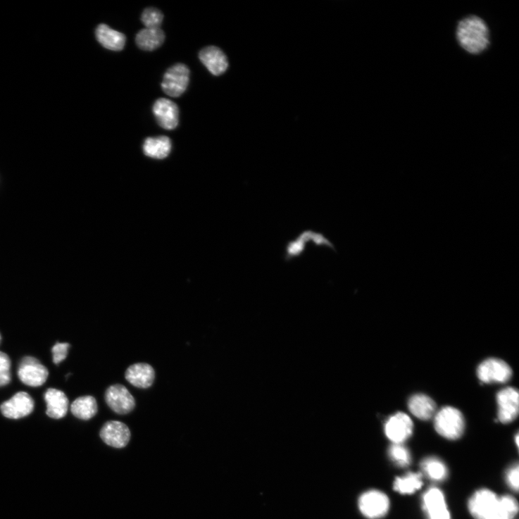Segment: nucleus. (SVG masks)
Here are the masks:
<instances>
[{"mask_svg":"<svg viewBox=\"0 0 519 519\" xmlns=\"http://www.w3.org/2000/svg\"><path fill=\"white\" fill-rule=\"evenodd\" d=\"M468 510L475 519H514L518 512V503L511 496L499 497L492 491L482 488L469 499Z\"/></svg>","mask_w":519,"mask_h":519,"instance_id":"f257e3e1","label":"nucleus"},{"mask_svg":"<svg viewBox=\"0 0 519 519\" xmlns=\"http://www.w3.org/2000/svg\"><path fill=\"white\" fill-rule=\"evenodd\" d=\"M458 42L467 52L479 54L490 45V32L480 18L470 15L461 20L456 27Z\"/></svg>","mask_w":519,"mask_h":519,"instance_id":"f03ea898","label":"nucleus"},{"mask_svg":"<svg viewBox=\"0 0 519 519\" xmlns=\"http://www.w3.org/2000/svg\"><path fill=\"white\" fill-rule=\"evenodd\" d=\"M434 426L437 432L449 440H456L464 434L465 424L463 413L452 407L441 409L435 415Z\"/></svg>","mask_w":519,"mask_h":519,"instance_id":"7ed1b4c3","label":"nucleus"},{"mask_svg":"<svg viewBox=\"0 0 519 519\" xmlns=\"http://www.w3.org/2000/svg\"><path fill=\"white\" fill-rule=\"evenodd\" d=\"M190 80V70L183 64H176L169 68L163 77L162 88L165 94L178 98L185 93Z\"/></svg>","mask_w":519,"mask_h":519,"instance_id":"20e7f679","label":"nucleus"},{"mask_svg":"<svg viewBox=\"0 0 519 519\" xmlns=\"http://www.w3.org/2000/svg\"><path fill=\"white\" fill-rule=\"evenodd\" d=\"M358 507L365 517L370 519H380L388 513L390 501L383 492L373 490L361 496Z\"/></svg>","mask_w":519,"mask_h":519,"instance_id":"39448f33","label":"nucleus"},{"mask_svg":"<svg viewBox=\"0 0 519 519\" xmlns=\"http://www.w3.org/2000/svg\"><path fill=\"white\" fill-rule=\"evenodd\" d=\"M18 375L25 385L39 387L47 380L49 371L37 358L26 356L20 362Z\"/></svg>","mask_w":519,"mask_h":519,"instance_id":"423d86ee","label":"nucleus"},{"mask_svg":"<svg viewBox=\"0 0 519 519\" xmlns=\"http://www.w3.org/2000/svg\"><path fill=\"white\" fill-rule=\"evenodd\" d=\"M512 370L509 365L503 360L489 358L480 363L477 369V377L484 383H504L510 380Z\"/></svg>","mask_w":519,"mask_h":519,"instance_id":"0eeeda50","label":"nucleus"},{"mask_svg":"<svg viewBox=\"0 0 519 519\" xmlns=\"http://www.w3.org/2000/svg\"><path fill=\"white\" fill-rule=\"evenodd\" d=\"M105 401L108 407L119 415H127L135 408L136 402L127 388L121 384L110 386L105 393Z\"/></svg>","mask_w":519,"mask_h":519,"instance_id":"6e6552de","label":"nucleus"},{"mask_svg":"<svg viewBox=\"0 0 519 519\" xmlns=\"http://www.w3.org/2000/svg\"><path fill=\"white\" fill-rule=\"evenodd\" d=\"M413 432V421L404 413L393 415L384 425L385 435L393 444H404L412 436Z\"/></svg>","mask_w":519,"mask_h":519,"instance_id":"1a4fd4ad","label":"nucleus"},{"mask_svg":"<svg viewBox=\"0 0 519 519\" xmlns=\"http://www.w3.org/2000/svg\"><path fill=\"white\" fill-rule=\"evenodd\" d=\"M35 401L25 392L16 393L13 398L4 402L0 410L3 415L10 419H20L29 415L34 411Z\"/></svg>","mask_w":519,"mask_h":519,"instance_id":"9d476101","label":"nucleus"},{"mask_svg":"<svg viewBox=\"0 0 519 519\" xmlns=\"http://www.w3.org/2000/svg\"><path fill=\"white\" fill-rule=\"evenodd\" d=\"M100 437L105 444L116 448H125L131 439L129 427L124 423L117 420L108 421L100 432Z\"/></svg>","mask_w":519,"mask_h":519,"instance_id":"9b49d317","label":"nucleus"},{"mask_svg":"<svg viewBox=\"0 0 519 519\" xmlns=\"http://www.w3.org/2000/svg\"><path fill=\"white\" fill-rule=\"evenodd\" d=\"M423 508L429 519H451L443 492L432 487L423 496Z\"/></svg>","mask_w":519,"mask_h":519,"instance_id":"f8f14e48","label":"nucleus"},{"mask_svg":"<svg viewBox=\"0 0 519 519\" xmlns=\"http://www.w3.org/2000/svg\"><path fill=\"white\" fill-rule=\"evenodd\" d=\"M499 419L507 424L515 420L518 415V393L512 387L502 389L497 394Z\"/></svg>","mask_w":519,"mask_h":519,"instance_id":"ddd939ff","label":"nucleus"},{"mask_svg":"<svg viewBox=\"0 0 519 519\" xmlns=\"http://www.w3.org/2000/svg\"><path fill=\"white\" fill-rule=\"evenodd\" d=\"M154 113L158 124L167 130H175L178 125L179 108L172 101L158 99L154 106Z\"/></svg>","mask_w":519,"mask_h":519,"instance_id":"4468645a","label":"nucleus"},{"mask_svg":"<svg viewBox=\"0 0 519 519\" xmlns=\"http://www.w3.org/2000/svg\"><path fill=\"white\" fill-rule=\"evenodd\" d=\"M199 58L208 70L215 76L225 73L229 64L225 53L217 46H207L199 53Z\"/></svg>","mask_w":519,"mask_h":519,"instance_id":"2eb2a0df","label":"nucleus"},{"mask_svg":"<svg viewBox=\"0 0 519 519\" xmlns=\"http://www.w3.org/2000/svg\"><path fill=\"white\" fill-rule=\"evenodd\" d=\"M125 378L133 386L146 389L154 383L156 373L149 363H137L130 365L127 370Z\"/></svg>","mask_w":519,"mask_h":519,"instance_id":"dca6fc26","label":"nucleus"},{"mask_svg":"<svg viewBox=\"0 0 519 519\" xmlns=\"http://www.w3.org/2000/svg\"><path fill=\"white\" fill-rule=\"evenodd\" d=\"M46 403V414L53 419L64 418L69 410V400L63 391L50 388L44 394Z\"/></svg>","mask_w":519,"mask_h":519,"instance_id":"f3484780","label":"nucleus"},{"mask_svg":"<svg viewBox=\"0 0 519 519\" xmlns=\"http://www.w3.org/2000/svg\"><path fill=\"white\" fill-rule=\"evenodd\" d=\"M99 42L106 49L120 51L123 50L127 38L125 35L116 32L106 24H101L96 30Z\"/></svg>","mask_w":519,"mask_h":519,"instance_id":"a211bd4d","label":"nucleus"},{"mask_svg":"<svg viewBox=\"0 0 519 519\" xmlns=\"http://www.w3.org/2000/svg\"><path fill=\"white\" fill-rule=\"evenodd\" d=\"M408 408L413 415L423 420L432 418L437 410L435 402L429 396L423 394L411 396Z\"/></svg>","mask_w":519,"mask_h":519,"instance_id":"6ab92c4d","label":"nucleus"},{"mask_svg":"<svg viewBox=\"0 0 519 519\" xmlns=\"http://www.w3.org/2000/svg\"><path fill=\"white\" fill-rule=\"evenodd\" d=\"M165 39V35L160 27L144 28L137 34L136 43L142 50L151 51L161 47Z\"/></svg>","mask_w":519,"mask_h":519,"instance_id":"aec40b11","label":"nucleus"},{"mask_svg":"<svg viewBox=\"0 0 519 519\" xmlns=\"http://www.w3.org/2000/svg\"><path fill=\"white\" fill-rule=\"evenodd\" d=\"M172 149V143L168 137L147 138L143 144V151L146 156L162 160L167 158Z\"/></svg>","mask_w":519,"mask_h":519,"instance_id":"412c9836","label":"nucleus"},{"mask_svg":"<svg viewBox=\"0 0 519 519\" xmlns=\"http://www.w3.org/2000/svg\"><path fill=\"white\" fill-rule=\"evenodd\" d=\"M423 485V474L410 472L404 477L395 478L393 489L402 495H411L421 489Z\"/></svg>","mask_w":519,"mask_h":519,"instance_id":"4be33fe9","label":"nucleus"},{"mask_svg":"<svg viewBox=\"0 0 519 519\" xmlns=\"http://www.w3.org/2000/svg\"><path fill=\"white\" fill-rule=\"evenodd\" d=\"M97 401L92 396H83L76 399L71 405L72 413L77 418L88 420L98 413Z\"/></svg>","mask_w":519,"mask_h":519,"instance_id":"5701e85b","label":"nucleus"},{"mask_svg":"<svg viewBox=\"0 0 519 519\" xmlns=\"http://www.w3.org/2000/svg\"><path fill=\"white\" fill-rule=\"evenodd\" d=\"M420 468L426 476L434 481H444L449 475L447 467L444 463L437 457L425 458L420 463Z\"/></svg>","mask_w":519,"mask_h":519,"instance_id":"b1692460","label":"nucleus"},{"mask_svg":"<svg viewBox=\"0 0 519 519\" xmlns=\"http://www.w3.org/2000/svg\"><path fill=\"white\" fill-rule=\"evenodd\" d=\"M390 460L396 466L407 468L411 465L412 456L410 451L403 444H393L388 449Z\"/></svg>","mask_w":519,"mask_h":519,"instance_id":"393cba45","label":"nucleus"},{"mask_svg":"<svg viewBox=\"0 0 519 519\" xmlns=\"http://www.w3.org/2000/svg\"><path fill=\"white\" fill-rule=\"evenodd\" d=\"M298 236L307 244L312 242L315 247H326L337 252V249H335L332 242L323 233L315 232L313 230H305L301 232Z\"/></svg>","mask_w":519,"mask_h":519,"instance_id":"a878e982","label":"nucleus"},{"mask_svg":"<svg viewBox=\"0 0 519 519\" xmlns=\"http://www.w3.org/2000/svg\"><path fill=\"white\" fill-rule=\"evenodd\" d=\"M308 244L296 236L287 242L285 246L284 259L287 262L300 258L306 251Z\"/></svg>","mask_w":519,"mask_h":519,"instance_id":"bb28decb","label":"nucleus"},{"mask_svg":"<svg viewBox=\"0 0 519 519\" xmlns=\"http://www.w3.org/2000/svg\"><path fill=\"white\" fill-rule=\"evenodd\" d=\"M141 20L146 28H158L162 24L163 15L157 8H148L144 11Z\"/></svg>","mask_w":519,"mask_h":519,"instance_id":"cd10ccee","label":"nucleus"},{"mask_svg":"<svg viewBox=\"0 0 519 519\" xmlns=\"http://www.w3.org/2000/svg\"><path fill=\"white\" fill-rule=\"evenodd\" d=\"M11 361L4 352L0 351V387L8 384L11 381Z\"/></svg>","mask_w":519,"mask_h":519,"instance_id":"c85d7f7f","label":"nucleus"},{"mask_svg":"<svg viewBox=\"0 0 519 519\" xmlns=\"http://www.w3.org/2000/svg\"><path fill=\"white\" fill-rule=\"evenodd\" d=\"M70 345L68 343H57L52 349L53 361L55 364H58L64 361L68 354Z\"/></svg>","mask_w":519,"mask_h":519,"instance_id":"c756f323","label":"nucleus"},{"mask_svg":"<svg viewBox=\"0 0 519 519\" xmlns=\"http://www.w3.org/2000/svg\"><path fill=\"white\" fill-rule=\"evenodd\" d=\"M518 464L515 463L508 470L506 476L507 484L515 492H518Z\"/></svg>","mask_w":519,"mask_h":519,"instance_id":"7c9ffc66","label":"nucleus"},{"mask_svg":"<svg viewBox=\"0 0 519 519\" xmlns=\"http://www.w3.org/2000/svg\"><path fill=\"white\" fill-rule=\"evenodd\" d=\"M518 439H519L518 434H517L516 436H515V443H516V446L518 447V444H519Z\"/></svg>","mask_w":519,"mask_h":519,"instance_id":"2f4dec72","label":"nucleus"},{"mask_svg":"<svg viewBox=\"0 0 519 519\" xmlns=\"http://www.w3.org/2000/svg\"><path fill=\"white\" fill-rule=\"evenodd\" d=\"M0 342H1V335H0Z\"/></svg>","mask_w":519,"mask_h":519,"instance_id":"473e14b6","label":"nucleus"}]
</instances>
